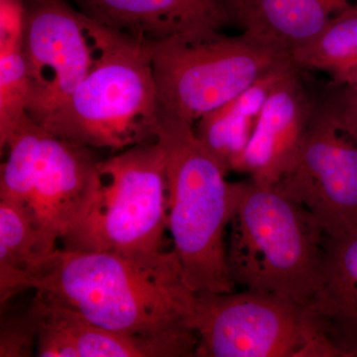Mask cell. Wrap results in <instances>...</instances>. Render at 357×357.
Listing matches in <instances>:
<instances>
[{"mask_svg": "<svg viewBox=\"0 0 357 357\" xmlns=\"http://www.w3.org/2000/svg\"><path fill=\"white\" fill-rule=\"evenodd\" d=\"M40 357H188L178 345L162 338L112 332L69 307L51 304L35 294Z\"/></svg>", "mask_w": 357, "mask_h": 357, "instance_id": "4fadbf2b", "label": "cell"}, {"mask_svg": "<svg viewBox=\"0 0 357 357\" xmlns=\"http://www.w3.org/2000/svg\"><path fill=\"white\" fill-rule=\"evenodd\" d=\"M290 56L301 70L325 72L333 82L340 79L357 67V8L338 16Z\"/></svg>", "mask_w": 357, "mask_h": 357, "instance_id": "d6986e66", "label": "cell"}, {"mask_svg": "<svg viewBox=\"0 0 357 357\" xmlns=\"http://www.w3.org/2000/svg\"><path fill=\"white\" fill-rule=\"evenodd\" d=\"M26 290L69 307L112 332L162 338L196 356L195 293L175 251L126 255L56 249L28 279Z\"/></svg>", "mask_w": 357, "mask_h": 357, "instance_id": "6da1fadb", "label": "cell"}, {"mask_svg": "<svg viewBox=\"0 0 357 357\" xmlns=\"http://www.w3.org/2000/svg\"><path fill=\"white\" fill-rule=\"evenodd\" d=\"M231 22L290 52L318 36L357 0H227Z\"/></svg>", "mask_w": 357, "mask_h": 357, "instance_id": "5bb4252c", "label": "cell"}, {"mask_svg": "<svg viewBox=\"0 0 357 357\" xmlns=\"http://www.w3.org/2000/svg\"><path fill=\"white\" fill-rule=\"evenodd\" d=\"M331 93L345 121L357 131V67L333 82Z\"/></svg>", "mask_w": 357, "mask_h": 357, "instance_id": "7402d4cb", "label": "cell"}, {"mask_svg": "<svg viewBox=\"0 0 357 357\" xmlns=\"http://www.w3.org/2000/svg\"><path fill=\"white\" fill-rule=\"evenodd\" d=\"M297 68L290 62L272 70L195 124L197 137L225 172H236L270 93L282 79Z\"/></svg>", "mask_w": 357, "mask_h": 357, "instance_id": "2e32d148", "label": "cell"}, {"mask_svg": "<svg viewBox=\"0 0 357 357\" xmlns=\"http://www.w3.org/2000/svg\"><path fill=\"white\" fill-rule=\"evenodd\" d=\"M241 183L227 237L231 280L244 290L309 306L323 277L325 230L276 185Z\"/></svg>", "mask_w": 357, "mask_h": 357, "instance_id": "3957f363", "label": "cell"}, {"mask_svg": "<svg viewBox=\"0 0 357 357\" xmlns=\"http://www.w3.org/2000/svg\"><path fill=\"white\" fill-rule=\"evenodd\" d=\"M197 357H342L309 307L261 293L195 294Z\"/></svg>", "mask_w": 357, "mask_h": 357, "instance_id": "52a82bcc", "label": "cell"}, {"mask_svg": "<svg viewBox=\"0 0 357 357\" xmlns=\"http://www.w3.org/2000/svg\"><path fill=\"white\" fill-rule=\"evenodd\" d=\"M290 62L288 52L248 32L166 40L156 44L153 56L160 109L195 126Z\"/></svg>", "mask_w": 357, "mask_h": 357, "instance_id": "5b68a950", "label": "cell"}, {"mask_svg": "<svg viewBox=\"0 0 357 357\" xmlns=\"http://www.w3.org/2000/svg\"><path fill=\"white\" fill-rule=\"evenodd\" d=\"M156 139L165 155L168 230L185 283L195 294L234 292L227 234L241 183L227 182L194 126L161 109Z\"/></svg>", "mask_w": 357, "mask_h": 357, "instance_id": "7a4b0ae2", "label": "cell"}, {"mask_svg": "<svg viewBox=\"0 0 357 357\" xmlns=\"http://www.w3.org/2000/svg\"><path fill=\"white\" fill-rule=\"evenodd\" d=\"M48 136L49 131L29 115L21 119L4 147L8 158L1 165L0 199L26 204L41 168Z\"/></svg>", "mask_w": 357, "mask_h": 357, "instance_id": "ac0fdd59", "label": "cell"}, {"mask_svg": "<svg viewBox=\"0 0 357 357\" xmlns=\"http://www.w3.org/2000/svg\"><path fill=\"white\" fill-rule=\"evenodd\" d=\"M302 70L297 68L275 86L236 172L275 185L292 168L318 103Z\"/></svg>", "mask_w": 357, "mask_h": 357, "instance_id": "8fae6325", "label": "cell"}, {"mask_svg": "<svg viewBox=\"0 0 357 357\" xmlns=\"http://www.w3.org/2000/svg\"><path fill=\"white\" fill-rule=\"evenodd\" d=\"M91 20L130 38L158 44L231 24L227 0H73Z\"/></svg>", "mask_w": 357, "mask_h": 357, "instance_id": "7c38bea8", "label": "cell"}, {"mask_svg": "<svg viewBox=\"0 0 357 357\" xmlns=\"http://www.w3.org/2000/svg\"><path fill=\"white\" fill-rule=\"evenodd\" d=\"M91 149L49 132L41 168L25 204L43 257L84 222L100 199V161Z\"/></svg>", "mask_w": 357, "mask_h": 357, "instance_id": "30bf717a", "label": "cell"}, {"mask_svg": "<svg viewBox=\"0 0 357 357\" xmlns=\"http://www.w3.org/2000/svg\"><path fill=\"white\" fill-rule=\"evenodd\" d=\"M100 199L63 239L68 250L151 255L164 250L168 230L165 155L157 139L98 162Z\"/></svg>", "mask_w": 357, "mask_h": 357, "instance_id": "8992f818", "label": "cell"}, {"mask_svg": "<svg viewBox=\"0 0 357 357\" xmlns=\"http://www.w3.org/2000/svg\"><path fill=\"white\" fill-rule=\"evenodd\" d=\"M39 323L33 307L7 312L1 319L0 356L30 357L36 354Z\"/></svg>", "mask_w": 357, "mask_h": 357, "instance_id": "44dd1931", "label": "cell"}, {"mask_svg": "<svg viewBox=\"0 0 357 357\" xmlns=\"http://www.w3.org/2000/svg\"><path fill=\"white\" fill-rule=\"evenodd\" d=\"M155 49V43L124 35L67 102L39 124L61 139L115 151L156 139Z\"/></svg>", "mask_w": 357, "mask_h": 357, "instance_id": "277c9868", "label": "cell"}, {"mask_svg": "<svg viewBox=\"0 0 357 357\" xmlns=\"http://www.w3.org/2000/svg\"><path fill=\"white\" fill-rule=\"evenodd\" d=\"M123 36L66 0H25L23 54L30 84L27 114L42 123L57 112Z\"/></svg>", "mask_w": 357, "mask_h": 357, "instance_id": "ba28073f", "label": "cell"}, {"mask_svg": "<svg viewBox=\"0 0 357 357\" xmlns=\"http://www.w3.org/2000/svg\"><path fill=\"white\" fill-rule=\"evenodd\" d=\"M307 307L342 357H357V231L326 236L323 277Z\"/></svg>", "mask_w": 357, "mask_h": 357, "instance_id": "9a60e30c", "label": "cell"}, {"mask_svg": "<svg viewBox=\"0 0 357 357\" xmlns=\"http://www.w3.org/2000/svg\"><path fill=\"white\" fill-rule=\"evenodd\" d=\"M46 257L39 252L36 229L25 204L0 199L1 304L25 291V283Z\"/></svg>", "mask_w": 357, "mask_h": 357, "instance_id": "e0dca14e", "label": "cell"}, {"mask_svg": "<svg viewBox=\"0 0 357 357\" xmlns=\"http://www.w3.org/2000/svg\"><path fill=\"white\" fill-rule=\"evenodd\" d=\"M275 185L305 206L326 236L357 231V131L332 95L318 100L295 163Z\"/></svg>", "mask_w": 357, "mask_h": 357, "instance_id": "9c48e42d", "label": "cell"}, {"mask_svg": "<svg viewBox=\"0 0 357 357\" xmlns=\"http://www.w3.org/2000/svg\"><path fill=\"white\" fill-rule=\"evenodd\" d=\"M30 84L23 45L0 48V147L27 114Z\"/></svg>", "mask_w": 357, "mask_h": 357, "instance_id": "ffe728a7", "label": "cell"}]
</instances>
